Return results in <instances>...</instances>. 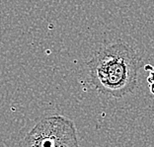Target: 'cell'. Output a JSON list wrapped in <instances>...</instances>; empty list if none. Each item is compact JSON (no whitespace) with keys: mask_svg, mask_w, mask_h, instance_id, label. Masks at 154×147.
<instances>
[{"mask_svg":"<svg viewBox=\"0 0 154 147\" xmlns=\"http://www.w3.org/2000/svg\"><path fill=\"white\" fill-rule=\"evenodd\" d=\"M139 65L140 57L125 41L101 47L87 62L92 85L112 98H122L135 90Z\"/></svg>","mask_w":154,"mask_h":147,"instance_id":"6da1fadb","label":"cell"},{"mask_svg":"<svg viewBox=\"0 0 154 147\" xmlns=\"http://www.w3.org/2000/svg\"><path fill=\"white\" fill-rule=\"evenodd\" d=\"M22 147H79L76 127L63 115L43 118L28 132Z\"/></svg>","mask_w":154,"mask_h":147,"instance_id":"7a4b0ae2","label":"cell"},{"mask_svg":"<svg viewBox=\"0 0 154 147\" xmlns=\"http://www.w3.org/2000/svg\"><path fill=\"white\" fill-rule=\"evenodd\" d=\"M147 82H148L149 84L154 83V70L150 71V74H149L148 78H147Z\"/></svg>","mask_w":154,"mask_h":147,"instance_id":"3957f363","label":"cell"},{"mask_svg":"<svg viewBox=\"0 0 154 147\" xmlns=\"http://www.w3.org/2000/svg\"><path fill=\"white\" fill-rule=\"evenodd\" d=\"M144 69L145 70H147V71H152L153 70V67L151 65H145L144 66Z\"/></svg>","mask_w":154,"mask_h":147,"instance_id":"277c9868","label":"cell"},{"mask_svg":"<svg viewBox=\"0 0 154 147\" xmlns=\"http://www.w3.org/2000/svg\"><path fill=\"white\" fill-rule=\"evenodd\" d=\"M149 89H150V92L152 94H154V83L149 84Z\"/></svg>","mask_w":154,"mask_h":147,"instance_id":"5b68a950","label":"cell"},{"mask_svg":"<svg viewBox=\"0 0 154 147\" xmlns=\"http://www.w3.org/2000/svg\"><path fill=\"white\" fill-rule=\"evenodd\" d=\"M153 70H154V67H153Z\"/></svg>","mask_w":154,"mask_h":147,"instance_id":"8992f818","label":"cell"}]
</instances>
